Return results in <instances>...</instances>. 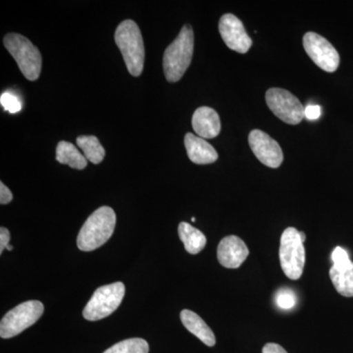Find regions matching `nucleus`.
<instances>
[{
	"label": "nucleus",
	"mask_w": 353,
	"mask_h": 353,
	"mask_svg": "<svg viewBox=\"0 0 353 353\" xmlns=\"http://www.w3.org/2000/svg\"><path fill=\"white\" fill-rule=\"evenodd\" d=\"M194 30L190 25H185L175 41L165 50L163 69L168 82H178L189 68L194 55Z\"/></svg>",
	"instance_id": "nucleus-1"
},
{
	"label": "nucleus",
	"mask_w": 353,
	"mask_h": 353,
	"mask_svg": "<svg viewBox=\"0 0 353 353\" xmlns=\"http://www.w3.org/2000/svg\"><path fill=\"white\" fill-rule=\"evenodd\" d=\"M116 214L108 206L97 209L83 225L77 239V245L83 252H92L101 248L112 236Z\"/></svg>",
	"instance_id": "nucleus-2"
},
{
	"label": "nucleus",
	"mask_w": 353,
	"mask_h": 353,
	"mask_svg": "<svg viewBox=\"0 0 353 353\" xmlns=\"http://www.w3.org/2000/svg\"><path fill=\"white\" fill-rule=\"evenodd\" d=\"M115 41L124 57L128 71L132 76L143 73L145 65V44L139 26L132 20H125L115 32Z\"/></svg>",
	"instance_id": "nucleus-3"
},
{
	"label": "nucleus",
	"mask_w": 353,
	"mask_h": 353,
	"mask_svg": "<svg viewBox=\"0 0 353 353\" xmlns=\"http://www.w3.org/2000/svg\"><path fill=\"white\" fill-rule=\"evenodd\" d=\"M305 234L299 232L294 227L287 228L281 236L280 256L281 267L285 275L290 280H299L303 276L305 264Z\"/></svg>",
	"instance_id": "nucleus-4"
},
{
	"label": "nucleus",
	"mask_w": 353,
	"mask_h": 353,
	"mask_svg": "<svg viewBox=\"0 0 353 353\" xmlns=\"http://www.w3.org/2000/svg\"><path fill=\"white\" fill-rule=\"evenodd\" d=\"M4 46L12 55L23 75L29 81L38 80L41 75V52L30 39L19 34H8L4 37Z\"/></svg>",
	"instance_id": "nucleus-5"
},
{
	"label": "nucleus",
	"mask_w": 353,
	"mask_h": 353,
	"mask_svg": "<svg viewBox=\"0 0 353 353\" xmlns=\"http://www.w3.org/2000/svg\"><path fill=\"white\" fill-rule=\"evenodd\" d=\"M124 296L125 285L121 282L99 288L83 308V318L88 321H99L108 317L119 307Z\"/></svg>",
	"instance_id": "nucleus-6"
},
{
	"label": "nucleus",
	"mask_w": 353,
	"mask_h": 353,
	"mask_svg": "<svg viewBox=\"0 0 353 353\" xmlns=\"http://www.w3.org/2000/svg\"><path fill=\"white\" fill-rule=\"evenodd\" d=\"M43 304L39 301H26L7 312L0 323V336L10 339L38 322L43 314Z\"/></svg>",
	"instance_id": "nucleus-7"
},
{
	"label": "nucleus",
	"mask_w": 353,
	"mask_h": 353,
	"mask_svg": "<svg viewBox=\"0 0 353 353\" xmlns=\"http://www.w3.org/2000/svg\"><path fill=\"white\" fill-rule=\"evenodd\" d=\"M266 102L272 112L287 124L297 125L303 119V105L289 90L270 88L266 92Z\"/></svg>",
	"instance_id": "nucleus-8"
},
{
	"label": "nucleus",
	"mask_w": 353,
	"mask_h": 353,
	"mask_svg": "<svg viewBox=\"0 0 353 353\" xmlns=\"http://www.w3.org/2000/svg\"><path fill=\"white\" fill-rule=\"evenodd\" d=\"M303 46L308 57L324 71L333 73L340 65V55L329 41L316 32H306Z\"/></svg>",
	"instance_id": "nucleus-9"
},
{
	"label": "nucleus",
	"mask_w": 353,
	"mask_h": 353,
	"mask_svg": "<svg viewBox=\"0 0 353 353\" xmlns=\"http://www.w3.org/2000/svg\"><path fill=\"white\" fill-rule=\"evenodd\" d=\"M332 261L329 274L334 289L341 296L353 297V262L347 250L336 246L332 253Z\"/></svg>",
	"instance_id": "nucleus-10"
},
{
	"label": "nucleus",
	"mask_w": 353,
	"mask_h": 353,
	"mask_svg": "<svg viewBox=\"0 0 353 353\" xmlns=\"http://www.w3.org/2000/svg\"><path fill=\"white\" fill-rule=\"evenodd\" d=\"M250 148L257 159L270 168H278L283 163L284 154L280 145L266 132L253 130L248 136Z\"/></svg>",
	"instance_id": "nucleus-11"
},
{
	"label": "nucleus",
	"mask_w": 353,
	"mask_h": 353,
	"mask_svg": "<svg viewBox=\"0 0 353 353\" xmlns=\"http://www.w3.org/2000/svg\"><path fill=\"white\" fill-rule=\"evenodd\" d=\"M219 32L228 48L239 53H246L252 46L243 22L233 14H225L221 17Z\"/></svg>",
	"instance_id": "nucleus-12"
},
{
	"label": "nucleus",
	"mask_w": 353,
	"mask_h": 353,
	"mask_svg": "<svg viewBox=\"0 0 353 353\" xmlns=\"http://www.w3.org/2000/svg\"><path fill=\"white\" fill-rule=\"evenodd\" d=\"M250 250L245 241L236 236H228L218 245V261L225 268L236 269L245 261Z\"/></svg>",
	"instance_id": "nucleus-13"
},
{
	"label": "nucleus",
	"mask_w": 353,
	"mask_h": 353,
	"mask_svg": "<svg viewBox=\"0 0 353 353\" xmlns=\"http://www.w3.org/2000/svg\"><path fill=\"white\" fill-rule=\"evenodd\" d=\"M194 132L202 139H214L221 131L219 115L210 108H197L192 120Z\"/></svg>",
	"instance_id": "nucleus-14"
},
{
	"label": "nucleus",
	"mask_w": 353,
	"mask_h": 353,
	"mask_svg": "<svg viewBox=\"0 0 353 353\" xmlns=\"http://www.w3.org/2000/svg\"><path fill=\"white\" fill-rule=\"evenodd\" d=\"M185 146L190 161L199 165L214 163L218 159V153L205 139L192 132L185 136Z\"/></svg>",
	"instance_id": "nucleus-15"
},
{
	"label": "nucleus",
	"mask_w": 353,
	"mask_h": 353,
	"mask_svg": "<svg viewBox=\"0 0 353 353\" xmlns=\"http://www.w3.org/2000/svg\"><path fill=\"white\" fill-rule=\"evenodd\" d=\"M180 317L181 321L188 331L194 334L208 347H214L215 334L212 330L209 328L208 325L203 321V319H201V316L197 315L194 311L185 309L181 312Z\"/></svg>",
	"instance_id": "nucleus-16"
},
{
	"label": "nucleus",
	"mask_w": 353,
	"mask_h": 353,
	"mask_svg": "<svg viewBox=\"0 0 353 353\" xmlns=\"http://www.w3.org/2000/svg\"><path fill=\"white\" fill-rule=\"evenodd\" d=\"M179 236L183 241L185 250L190 254H197L205 248L206 236L199 229L189 223L182 222L179 225Z\"/></svg>",
	"instance_id": "nucleus-17"
},
{
	"label": "nucleus",
	"mask_w": 353,
	"mask_h": 353,
	"mask_svg": "<svg viewBox=\"0 0 353 353\" xmlns=\"http://www.w3.org/2000/svg\"><path fill=\"white\" fill-rule=\"evenodd\" d=\"M57 160L59 163L68 165L73 169L83 170L87 167L88 159L79 152L73 143L62 141L57 145Z\"/></svg>",
	"instance_id": "nucleus-18"
},
{
	"label": "nucleus",
	"mask_w": 353,
	"mask_h": 353,
	"mask_svg": "<svg viewBox=\"0 0 353 353\" xmlns=\"http://www.w3.org/2000/svg\"><path fill=\"white\" fill-rule=\"evenodd\" d=\"M77 145L83 150L88 161L94 164L101 163L105 157V150L101 141L94 136H81L77 139Z\"/></svg>",
	"instance_id": "nucleus-19"
},
{
	"label": "nucleus",
	"mask_w": 353,
	"mask_h": 353,
	"mask_svg": "<svg viewBox=\"0 0 353 353\" xmlns=\"http://www.w3.org/2000/svg\"><path fill=\"white\" fill-rule=\"evenodd\" d=\"M150 345L143 339L134 338L120 341L103 353H148Z\"/></svg>",
	"instance_id": "nucleus-20"
},
{
	"label": "nucleus",
	"mask_w": 353,
	"mask_h": 353,
	"mask_svg": "<svg viewBox=\"0 0 353 353\" xmlns=\"http://www.w3.org/2000/svg\"><path fill=\"white\" fill-rule=\"evenodd\" d=\"M276 303L281 309L290 310L296 306V296L290 290H280L276 294Z\"/></svg>",
	"instance_id": "nucleus-21"
},
{
	"label": "nucleus",
	"mask_w": 353,
	"mask_h": 353,
	"mask_svg": "<svg viewBox=\"0 0 353 353\" xmlns=\"http://www.w3.org/2000/svg\"><path fill=\"white\" fill-rule=\"evenodd\" d=\"M0 102L3 106L4 110L8 111L9 113L15 114L20 112L22 109V103L15 94L11 92H4L0 97Z\"/></svg>",
	"instance_id": "nucleus-22"
},
{
	"label": "nucleus",
	"mask_w": 353,
	"mask_h": 353,
	"mask_svg": "<svg viewBox=\"0 0 353 353\" xmlns=\"http://www.w3.org/2000/svg\"><path fill=\"white\" fill-rule=\"evenodd\" d=\"M321 116V108L315 104H309L304 108V117L308 120H317Z\"/></svg>",
	"instance_id": "nucleus-23"
},
{
	"label": "nucleus",
	"mask_w": 353,
	"mask_h": 353,
	"mask_svg": "<svg viewBox=\"0 0 353 353\" xmlns=\"http://www.w3.org/2000/svg\"><path fill=\"white\" fill-rule=\"evenodd\" d=\"M9 241H10V233L6 228H0V253H3L4 250H6L9 245Z\"/></svg>",
	"instance_id": "nucleus-24"
},
{
	"label": "nucleus",
	"mask_w": 353,
	"mask_h": 353,
	"mask_svg": "<svg viewBox=\"0 0 353 353\" xmlns=\"http://www.w3.org/2000/svg\"><path fill=\"white\" fill-rule=\"evenodd\" d=\"M13 199V194L11 190L4 185L3 183H0V203L7 204Z\"/></svg>",
	"instance_id": "nucleus-25"
},
{
	"label": "nucleus",
	"mask_w": 353,
	"mask_h": 353,
	"mask_svg": "<svg viewBox=\"0 0 353 353\" xmlns=\"http://www.w3.org/2000/svg\"><path fill=\"white\" fill-rule=\"evenodd\" d=\"M262 353H288L284 347L278 343H269L264 345Z\"/></svg>",
	"instance_id": "nucleus-26"
},
{
	"label": "nucleus",
	"mask_w": 353,
	"mask_h": 353,
	"mask_svg": "<svg viewBox=\"0 0 353 353\" xmlns=\"http://www.w3.org/2000/svg\"><path fill=\"white\" fill-rule=\"evenodd\" d=\"M192 222H196V218H192Z\"/></svg>",
	"instance_id": "nucleus-27"
}]
</instances>
